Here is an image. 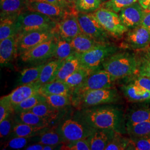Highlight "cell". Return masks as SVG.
Returning <instances> with one entry per match:
<instances>
[{
  "mask_svg": "<svg viewBox=\"0 0 150 150\" xmlns=\"http://www.w3.org/2000/svg\"><path fill=\"white\" fill-rule=\"evenodd\" d=\"M74 117L93 129H109L121 134H127L125 112L122 108L112 104L78 110Z\"/></svg>",
  "mask_w": 150,
  "mask_h": 150,
  "instance_id": "6da1fadb",
  "label": "cell"
},
{
  "mask_svg": "<svg viewBox=\"0 0 150 150\" xmlns=\"http://www.w3.org/2000/svg\"><path fill=\"white\" fill-rule=\"evenodd\" d=\"M106 70L117 80L129 77L138 73L136 54L127 51L117 52L102 64Z\"/></svg>",
  "mask_w": 150,
  "mask_h": 150,
  "instance_id": "7a4b0ae2",
  "label": "cell"
},
{
  "mask_svg": "<svg viewBox=\"0 0 150 150\" xmlns=\"http://www.w3.org/2000/svg\"><path fill=\"white\" fill-rule=\"evenodd\" d=\"M122 101V96L115 87L89 91L72 102L77 110L107 104H116Z\"/></svg>",
  "mask_w": 150,
  "mask_h": 150,
  "instance_id": "3957f363",
  "label": "cell"
},
{
  "mask_svg": "<svg viewBox=\"0 0 150 150\" xmlns=\"http://www.w3.org/2000/svg\"><path fill=\"white\" fill-rule=\"evenodd\" d=\"M17 35L36 31H52L56 22L37 11H25L17 18Z\"/></svg>",
  "mask_w": 150,
  "mask_h": 150,
  "instance_id": "277c9868",
  "label": "cell"
},
{
  "mask_svg": "<svg viewBox=\"0 0 150 150\" xmlns=\"http://www.w3.org/2000/svg\"><path fill=\"white\" fill-rule=\"evenodd\" d=\"M116 81V79L102 69L101 66L92 72L86 80L74 90L72 102L89 91L113 87Z\"/></svg>",
  "mask_w": 150,
  "mask_h": 150,
  "instance_id": "5b68a950",
  "label": "cell"
},
{
  "mask_svg": "<svg viewBox=\"0 0 150 150\" xmlns=\"http://www.w3.org/2000/svg\"><path fill=\"white\" fill-rule=\"evenodd\" d=\"M64 143L79 139H87L96 129L87 125L79 118L74 117L61 121L56 128Z\"/></svg>",
  "mask_w": 150,
  "mask_h": 150,
  "instance_id": "8992f818",
  "label": "cell"
},
{
  "mask_svg": "<svg viewBox=\"0 0 150 150\" xmlns=\"http://www.w3.org/2000/svg\"><path fill=\"white\" fill-rule=\"evenodd\" d=\"M118 48L110 42L103 43L83 52L78 53L81 65L91 69L101 67L108 57L118 52Z\"/></svg>",
  "mask_w": 150,
  "mask_h": 150,
  "instance_id": "52a82bcc",
  "label": "cell"
},
{
  "mask_svg": "<svg viewBox=\"0 0 150 150\" xmlns=\"http://www.w3.org/2000/svg\"><path fill=\"white\" fill-rule=\"evenodd\" d=\"M92 13L102 27L113 38H121L129 30L123 25L117 13L100 7Z\"/></svg>",
  "mask_w": 150,
  "mask_h": 150,
  "instance_id": "ba28073f",
  "label": "cell"
},
{
  "mask_svg": "<svg viewBox=\"0 0 150 150\" xmlns=\"http://www.w3.org/2000/svg\"><path fill=\"white\" fill-rule=\"evenodd\" d=\"M82 32L101 43L110 42V35L92 13L79 12L77 15Z\"/></svg>",
  "mask_w": 150,
  "mask_h": 150,
  "instance_id": "9c48e42d",
  "label": "cell"
},
{
  "mask_svg": "<svg viewBox=\"0 0 150 150\" xmlns=\"http://www.w3.org/2000/svg\"><path fill=\"white\" fill-rule=\"evenodd\" d=\"M17 55L20 56L24 52L34 48L41 43L54 38L52 31H36L17 35Z\"/></svg>",
  "mask_w": 150,
  "mask_h": 150,
  "instance_id": "30bf717a",
  "label": "cell"
},
{
  "mask_svg": "<svg viewBox=\"0 0 150 150\" xmlns=\"http://www.w3.org/2000/svg\"><path fill=\"white\" fill-rule=\"evenodd\" d=\"M122 47L134 51L149 48L150 46V30L139 25L129 30L126 33Z\"/></svg>",
  "mask_w": 150,
  "mask_h": 150,
  "instance_id": "8fae6325",
  "label": "cell"
},
{
  "mask_svg": "<svg viewBox=\"0 0 150 150\" xmlns=\"http://www.w3.org/2000/svg\"><path fill=\"white\" fill-rule=\"evenodd\" d=\"M78 13H69L61 20L56 22L52 30L54 36L70 42L81 33L82 31L77 17Z\"/></svg>",
  "mask_w": 150,
  "mask_h": 150,
  "instance_id": "7c38bea8",
  "label": "cell"
},
{
  "mask_svg": "<svg viewBox=\"0 0 150 150\" xmlns=\"http://www.w3.org/2000/svg\"><path fill=\"white\" fill-rule=\"evenodd\" d=\"M56 46V40L53 38L41 43L20 56L22 61L25 63L40 62L52 58Z\"/></svg>",
  "mask_w": 150,
  "mask_h": 150,
  "instance_id": "4fadbf2b",
  "label": "cell"
},
{
  "mask_svg": "<svg viewBox=\"0 0 150 150\" xmlns=\"http://www.w3.org/2000/svg\"><path fill=\"white\" fill-rule=\"evenodd\" d=\"M27 10L37 11L50 17L56 22L59 21L71 13H77L79 12L76 8L68 9L53 4L42 2H29Z\"/></svg>",
  "mask_w": 150,
  "mask_h": 150,
  "instance_id": "5bb4252c",
  "label": "cell"
},
{
  "mask_svg": "<svg viewBox=\"0 0 150 150\" xmlns=\"http://www.w3.org/2000/svg\"><path fill=\"white\" fill-rule=\"evenodd\" d=\"M146 11L139 2L126 7L119 12L120 18L123 25L129 30L141 25Z\"/></svg>",
  "mask_w": 150,
  "mask_h": 150,
  "instance_id": "9a60e30c",
  "label": "cell"
},
{
  "mask_svg": "<svg viewBox=\"0 0 150 150\" xmlns=\"http://www.w3.org/2000/svg\"><path fill=\"white\" fill-rule=\"evenodd\" d=\"M41 85L38 81L30 83L19 86L6 97L13 107L30 97L39 93Z\"/></svg>",
  "mask_w": 150,
  "mask_h": 150,
  "instance_id": "2e32d148",
  "label": "cell"
},
{
  "mask_svg": "<svg viewBox=\"0 0 150 150\" xmlns=\"http://www.w3.org/2000/svg\"><path fill=\"white\" fill-rule=\"evenodd\" d=\"M121 89L126 98L131 102H142L150 100V92L127 80Z\"/></svg>",
  "mask_w": 150,
  "mask_h": 150,
  "instance_id": "e0dca14e",
  "label": "cell"
},
{
  "mask_svg": "<svg viewBox=\"0 0 150 150\" xmlns=\"http://www.w3.org/2000/svg\"><path fill=\"white\" fill-rule=\"evenodd\" d=\"M115 131L109 129H96L87 139L91 150H105L116 134Z\"/></svg>",
  "mask_w": 150,
  "mask_h": 150,
  "instance_id": "ac0fdd59",
  "label": "cell"
},
{
  "mask_svg": "<svg viewBox=\"0 0 150 150\" xmlns=\"http://www.w3.org/2000/svg\"><path fill=\"white\" fill-rule=\"evenodd\" d=\"M29 0H1V17H17L27 10Z\"/></svg>",
  "mask_w": 150,
  "mask_h": 150,
  "instance_id": "d6986e66",
  "label": "cell"
},
{
  "mask_svg": "<svg viewBox=\"0 0 150 150\" xmlns=\"http://www.w3.org/2000/svg\"><path fill=\"white\" fill-rule=\"evenodd\" d=\"M17 55L16 37L12 36L0 41L1 66H7L16 57Z\"/></svg>",
  "mask_w": 150,
  "mask_h": 150,
  "instance_id": "ffe728a7",
  "label": "cell"
},
{
  "mask_svg": "<svg viewBox=\"0 0 150 150\" xmlns=\"http://www.w3.org/2000/svg\"><path fill=\"white\" fill-rule=\"evenodd\" d=\"M150 120V100L131 109L126 116V125Z\"/></svg>",
  "mask_w": 150,
  "mask_h": 150,
  "instance_id": "44dd1931",
  "label": "cell"
},
{
  "mask_svg": "<svg viewBox=\"0 0 150 150\" xmlns=\"http://www.w3.org/2000/svg\"><path fill=\"white\" fill-rule=\"evenodd\" d=\"M48 129L49 127H38L15 122L10 137H23L32 138L42 134Z\"/></svg>",
  "mask_w": 150,
  "mask_h": 150,
  "instance_id": "7402d4cb",
  "label": "cell"
},
{
  "mask_svg": "<svg viewBox=\"0 0 150 150\" xmlns=\"http://www.w3.org/2000/svg\"><path fill=\"white\" fill-rule=\"evenodd\" d=\"M64 60L54 59L45 64L41 70L38 82L42 85L56 80Z\"/></svg>",
  "mask_w": 150,
  "mask_h": 150,
  "instance_id": "603a6c76",
  "label": "cell"
},
{
  "mask_svg": "<svg viewBox=\"0 0 150 150\" xmlns=\"http://www.w3.org/2000/svg\"><path fill=\"white\" fill-rule=\"evenodd\" d=\"M72 90L63 81L55 80L43 84L40 87L39 93L43 96L62 95L72 97Z\"/></svg>",
  "mask_w": 150,
  "mask_h": 150,
  "instance_id": "cb8c5ba5",
  "label": "cell"
},
{
  "mask_svg": "<svg viewBox=\"0 0 150 150\" xmlns=\"http://www.w3.org/2000/svg\"><path fill=\"white\" fill-rule=\"evenodd\" d=\"M81 66L80 61L78 53L75 52L65 59L59 69L56 80L64 82L70 75L77 70Z\"/></svg>",
  "mask_w": 150,
  "mask_h": 150,
  "instance_id": "d4e9b609",
  "label": "cell"
},
{
  "mask_svg": "<svg viewBox=\"0 0 150 150\" xmlns=\"http://www.w3.org/2000/svg\"><path fill=\"white\" fill-rule=\"evenodd\" d=\"M76 52L83 53L101 44V42L81 32L70 42Z\"/></svg>",
  "mask_w": 150,
  "mask_h": 150,
  "instance_id": "484cf974",
  "label": "cell"
},
{
  "mask_svg": "<svg viewBox=\"0 0 150 150\" xmlns=\"http://www.w3.org/2000/svg\"><path fill=\"white\" fill-rule=\"evenodd\" d=\"M14 119L16 122L27 124L38 127H50V122L30 111L15 112Z\"/></svg>",
  "mask_w": 150,
  "mask_h": 150,
  "instance_id": "4316f807",
  "label": "cell"
},
{
  "mask_svg": "<svg viewBox=\"0 0 150 150\" xmlns=\"http://www.w3.org/2000/svg\"><path fill=\"white\" fill-rule=\"evenodd\" d=\"M30 111L47 120L51 123L59 118L62 109L55 108L45 102L38 104L31 109Z\"/></svg>",
  "mask_w": 150,
  "mask_h": 150,
  "instance_id": "83f0119b",
  "label": "cell"
},
{
  "mask_svg": "<svg viewBox=\"0 0 150 150\" xmlns=\"http://www.w3.org/2000/svg\"><path fill=\"white\" fill-rule=\"evenodd\" d=\"M95 70L81 65L80 67L67 78L64 82L73 91L86 80L88 76Z\"/></svg>",
  "mask_w": 150,
  "mask_h": 150,
  "instance_id": "f1b7e54d",
  "label": "cell"
},
{
  "mask_svg": "<svg viewBox=\"0 0 150 150\" xmlns=\"http://www.w3.org/2000/svg\"><path fill=\"white\" fill-rule=\"evenodd\" d=\"M17 17H1L0 41L7 38L15 36L17 35V27L16 23Z\"/></svg>",
  "mask_w": 150,
  "mask_h": 150,
  "instance_id": "f546056e",
  "label": "cell"
},
{
  "mask_svg": "<svg viewBox=\"0 0 150 150\" xmlns=\"http://www.w3.org/2000/svg\"><path fill=\"white\" fill-rule=\"evenodd\" d=\"M45 64L42 63L33 67L23 69L20 72V75L17 81V85L21 86L38 81Z\"/></svg>",
  "mask_w": 150,
  "mask_h": 150,
  "instance_id": "4dcf8cb0",
  "label": "cell"
},
{
  "mask_svg": "<svg viewBox=\"0 0 150 150\" xmlns=\"http://www.w3.org/2000/svg\"><path fill=\"white\" fill-rule=\"evenodd\" d=\"M54 38L56 46L53 57L55 59L64 60L75 53V51L69 41L57 36H54Z\"/></svg>",
  "mask_w": 150,
  "mask_h": 150,
  "instance_id": "1f68e13d",
  "label": "cell"
},
{
  "mask_svg": "<svg viewBox=\"0 0 150 150\" xmlns=\"http://www.w3.org/2000/svg\"><path fill=\"white\" fill-rule=\"evenodd\" d=\"M135 54L137 61V74L150 78V48L136 51Z\"/></svg>",
  "mask_w": 150,
  "mask_h": 150,
  "instance_id": "d6a6232c",
  "label": "cell"
},
{
  "mask_svg": "<svg viewBox=\"0 0 150 150\" xmlns=\"http://www.w3.org/2000/svg\"><path fill=\"white\" fill-rule=\"evenodd\" d=\"M37 141V143H40L43 145H59L64 144V140L62 138L61 135L54 129H48L42 134L34 137Z\"/></svg>",
  "mask_w": 150,
  "mask_h": 150,
  "instance_id": "836d02e7",
  "label": "cell"
},
{
  "mask_svg": "<svg viewBox=\"0 0 150 150\" xmlns=\"http://www.w3.org/2000/svg\"><path fill=\"white\" fill-rule=\"evenodd\" d=\"M46 102L45 97L40 93L30 97L19 104L13 107L15 112H21L30 111L38 104L41 102Z\"/></svg>",
  "mask_w": 150,
  "mask_h": 150,
  "instance_id": "e575fe53",
  "label": "cell"
},
{
  "mask_svg": "<svg viewBox=\"0 0 150 150\" xmlns=\"http://www.w3.org/2000/svg\"><path fill=\"white\" fill-rule=\"evenodd\" d=\"M129 137H138L150 134V120L132 125H126Z\"/></svg>",
  "mask_w": 150,
  "mask_h": 150,
  "instance_id": "d590c367",
  "label": "cell"
},
{
  "mask_svg": "<svg viewBox=\"0 0 150 150\" xmlns=\"http://www.w3.org/2000/svg\"><path fill=\"white\" fill-rule=\"evenodd\" d=\"M46 102L57 109H62L72 105V97L62 95H50L44 96Z\"/></svg>",
  "mask_w": 150,
  "mask_h": 150,
  "instance_id": "8d00e7d4",
  "label": "cell"
},
{
  "mask_svg": "<svg viewBox=\"0 0 150 150\" xmlns=\"http://www.w3.org/2000/svg\"><path fill=\"white\" fill-rule=\"evenodd\" d=\"M136 2L137 0H107L101 4L100 7L118 13L123 8Z\"/></svg>",
  "mask_w": 150,
  "mask_h": 150,
  "instance_id": "74e56055",
  "label": "cell"
},
{
  "mask_svg": "<svg viewBox=\"0 0 150 150\" xmlns=\"http://www.w3.org/2000/svg\"><path fill=\"white\" fill-rule=\"evenodd\" d=\"M101 2L98 0H77L75 7L81 13H92L100 7Z\"/></svg>",
  "mask_w": 150,
  "mask_h": 150,
  "instance_id": "f35d334b",
  "label": "cell"
},
{
  "mask_svg": "<svg viewBox=\"0 0 150 150\" xmlns=\"http://www.w3.org/2000/svg\"><path fill=\"white\" fill-rule=\"evenodd\" d=\"M122 134L116 133L109 142L105 150H124L129 149L130 139L123 137Z\"/></svg>",
  "mask_w": 150,
  "mask_h": 150,
  "instance_id": "ab89813d",
  "label": "cell"
},
{
  "mask_svg": "<svg viewBox=\"0 0 150 150\" xmlns=\"http://www.w3.org/2000/svg\"><path fill=\"white\" fill-rule=\"evenodd\" d=\"M128 150H150V134L138 137H129Z\"/></svg>",
  "mask_w": 150,
  "mask_h": 150,
  "instance_id": "60d3db41",
  "label": "cell"
},
{
  "mask_svg": "<svg viewBox=\"0 0 150 150\" xmlns=\"http://www.w3.org/2000/svg\"><path fill=\"white\" fill-rule=\"evenodd\" d=\"M59 149L64 150H91L87 138L64 143L61 145Z\"/></svg>",
  "mask_w": 150,
  "mask_h": 150,
  "instance_id": "b9f144b4",
  "label": "cell"
},
{
  "mask_svg": "<svg viewBox=\"0 0 150 150\" xmlns=\"http://www.w3.org/2000/svg\"><path fill=\"white\" fill-rule=\"evenodd\" d=\"M14 113L10 115L0 122V136L1 139H5L8 136H10L15 123Z\"/></svg>",
  "mask_w": 150,
  "mask_h": 150,
  "instance_id": "7bdbcfd3",
  "label": "cell"
},
{
  "mask_svg": "<svg viewBox=\"0 0 150 150\" xmlns=\"http://www.w3.org/2000/svg\"><path fill=\"white\" fill-rule=\"evenodd\" d=\"M32 139V138L23 137H12L6 144L5 148L13 150L25 149L28 146L29 142Z\"/></svg>",
  "mask_w": 150,
  "mask_h": 150,
  "instance_id": "ee69618b",
  "label": "cell"
},
{
  "mask_svg": "<svg viewBox=\"0 0 150 150\" xmlns=\"http://www.w3.org/2000/svg\"><path fill=\"white\" fill-rule=\"evenodd\" d=\"M14 113L13 107L6 96L1 97L0 100V122Z\"/></svg>",
  "mask_w": 150,
  "mask_h": 150,
  "instance_id": "f6af8a7d",
  "label": "cell"
},
{
  "mask_svg": "<svg viewBox=\"0 0 150 150\" xmlns=\"http://www.w3.org/2000/svg\"><path fill=\"white\" fill-rule=\"evenodd\" d=\"M126 79L135 85L140 86L146 90L150 92V77L137 74Z\"/></svg>",
  "mask_w": 150,
  "mask_h": 150,
  "instance_id": "bcb514c9",
  "label": "cell"
},
{
  "mask_svg": "<svg viewBox=\"0 0 150 150\" xmlns=\"http://www.w3.org/2000/svg\"><path fill=\"white\" fill-rule=\"evenodd\" d=\"M30 2H46L48 4H53L54 5L57 6L61 7H64L68 9H72L76 8L75 6L72 5L67 2L66 0H29Z\"/></svg>",
  "mask_w": 150,
  "mask_h": 150,
  "instance_id": "7dc6e473",
  "label": "cell"
},
{
  "mask_svg": "<svg viewBox=\"0 0 150 150\" xmlns=\"http://www.w3.org/2000/svg\"><path fill=\"white\" fill-rule=\"evenodd\" d=\"M141 25L150 30V12H146V14Z\"/></svg>",
  "mask_w": 150,
  "mask_h": 150,
  "instance_id": "c3c4849f",
  "label": "cell"
},
{
  "mask_svg": "<svg viewBox=\"0 0 150 150\" xmlns=\"http://www.w3.org/2000/svg\"><path fill=\"white\" fill-rule=\"evenodd\" d=\"M45 145L40 144V143H36L35 144L28 145L27 147L25 149L26 150H44Z\"/></svg>",
  "mask_w": 150,
  "mask_h": 150,
  "instance_id": "681fc988",
  "label": "cell"
},
{
  "mask_svg": "<svg viewBox=\"0 0 150 150\" xmlns=\"http://www.w3.org/2000/svg\"><path fill=\"white\" fill-rule=\"evenodd\" d=\"M137 2L144 8L145 11L149 8L150 5V0H137Z\"/></svg>",
  "mask_w": 150,
  "mask_h": 150,
  "instance_id": "f907efd6",
  "label": "cell"
},
{
  "mask_svg": "<svg viewBox=\"0 0 150 150\" xmlns=\"http://www.w3.org/2000/svg\"><path fill=\"white\" fill-rule=\"evenodd\" d=\"M67 2H69L70 4L72 5L75 6V4L77 1V0H66Z\"/></svg>",
  "mask_w": 150,
  "mask_h": 150,
  "instance_id": "816d5d0a",
  "label": "cell"
},
{
  "mask_svg": "<svg viewBox=\"0 0 150 150\" xmlns=\"http://www.w3.org/2000/svg\"><path fill=\"white\" fill-rule=\"evenodd\" d=\"M100 2H101V4L103 3V2H105V1H107V0H98Z\"/></svg>",
  "mask_w": 150,
  "mask_h": 150,
  "instance_id": "f5cc1de1",
  "label": "cell"
},
{
  "mask_svg": "<svg viewBox=\"0 0 150 150\" xmlns=\"http://www.w3.org/2000/svg\"><path fill=\"white\" fill-rule=\"evenodd\" d=\"M146 12H150V5L149 7V8L146 10Z\"/></svg>",
  "mask_w": 150,
  "mask_h": 150,
  "instance_id": "db71d44e",
  "label": "cell"
}]
</instances>
